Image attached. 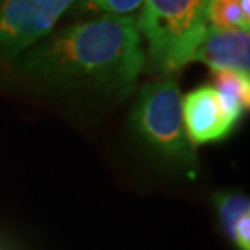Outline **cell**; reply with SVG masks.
Wrapping results in <instances>:
<instances>
[{"label": "cell", "instance_id": "1", "mask_svg": "<svg viewBox=\"0 0 250 250\" xmlns=\"http://www.w3.org/2000/svg\"><path fill=\"white\" fill-rule=\"evenodd\" d=\"M143 65L137 21L116 15L52 31L20 57V67L34 78L114 94L132 91Z\"/></svg>", "mask_w": 250, "mask_h": 250}, {"label": "cell", "instance_id": "2", "mask_svg": "<svg viewBox=\"0 0 250 250\" xmlns=\"http://www.w3.org/2000/svg\"><path fill=\"white\" fill-rule=\"evenodd\" d=\"M130 128L142 146L187 179L198 174L195 146L182 119V98L172 75L145 83L130 112Z\"/></svg>", "mask_w": 250, "mask_h": 250}, {"label": "cell", "instance_id": "3", "mask_svg": "<svg viewBox=\"0 0 250 250\" xmlns=\"http://www.w3.org/2000/svg\"><path fill=\"white\" fill-rule=\"evenodd\" d=\"M209 0H145L137 20L146 39L149 63L159 75H172L192 62L208 28Z\"/></svg>", "mask_w": 250, "mask_h": 250}, {"label": "cell", "instance_id": "4", "mask_svg": "<svg viewBox=\"0 0 250 250\" xmlns=\"http://www.w3.org/2000/svg\"><path fill=\"white\" fill-rule=\"evenodd\" d=\"M78 0H0V59L13 61L54 31Z\"/></svg>", "mask_w": 250, "mask_h": 250}, {"label": "cell", "instance_id": "5", "mask_svg": "<svg viewBox=\"0 0 250 250\" xmlns=\"http://www.w3.org/2000/svg\"><path fill=\"white\" fill-rule=\"evenodd\" d=\"M182 119L193 146L221 142L232 133L236 122L224 111L213 86H200L182 99Z\"/></svg>", "mask_w": 250, "mask_h": 250}, {"label": "cell", "instance_id": "6", "mask_svg": "<svg viewBox=\"0 0 250 250\" xmlns=\"http://www.w3.org/2000/svg\"><path fill=\"white\" fill-rule=\"evenodd\" d=\"M192 62H202L211 68L250 73V29L208 26Z\"/></svg>", "mask_w": 250, "mask_h": 250}, {"label": "cell", "instance_id": "7", "mask_svg": "<svg viewBox=\"0 0 250 250\" xmlns=\"http://www.w3.org/2000/svg\"><path fill=\"white\" fill-rule=\"evenodd\" d=\"M213 89L216 91L224 111L234 122L244 117L250 103V75L232 70H218L211 73Z\"/></svg>", "mask_w": 250, "mask_h": 250}, {"label": "cell", "instance_id": "8", "mask_svg": "<svg viewBox=\"0 0 250 250\" xmlns=\"http://www.w3.org/2000/svg\"><path fill=\"white\" fill-rule=\"evenodd\" d=\"M219 228L229 241L234 239V228L239 219L250 213V202L247 197L236 192H219L213 197Z\"/></svg>", "mask_w": 250, "mask_h": 250}, {"label": "cell", "instance_id": "9", "mask_svg": "<svg viewBox=\"0 0 250 250\" xmlns=\"http://www.w3.org/2000/svg\"><path fill=\"white\" fill-rule=\"evenodd\" d=\"M207 21L208 26L250 29V15L242 10L241 0H209Z\"/></svg>", "mask_w": 250, "mask_h": 250}, {"label": "cell", "instance_id": "10", "mask_svg": "<svg viewBox=\"0 0 250 250\" xmlns=\"http://www.w3.org/2000/svg\"><path fill=\"white\" fill-rule=\"evenodd\" d=\"M143 2L145 0H78L84 7L116 17H132V13L142 8Z\"/></svg>", "mask_w": 250, "mask_h": 250}, {"label": "cell", "instance_id": "11", "mask_svg": "<svg viewBox=\"0 0 250 250\" xmlns=\"http://www.w3.org/2000/svg\"><path fill=\"white\" fill-rule=\"evenodd\" d=\"M232 244L237 250H250V213L242 216L236 224Z\"/></svg>", "mask_w": 250, "mask_h": 250}]
</instances>
